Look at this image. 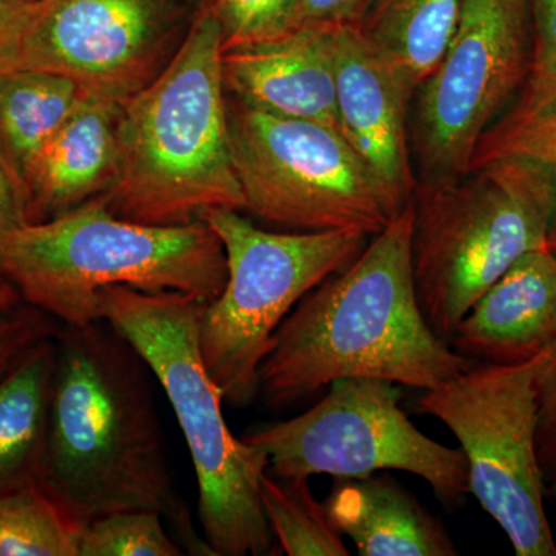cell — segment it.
Returning <instances> with one entry per match:
<instances>
[{
  "instance_id": "obj_9",
  "label": "cell",
  "mask_w": 556,
  "mask_h": 556,
  "mask_svg": "<svg viewBox=\"0 0 556 556\" xmlns=\"http://www.w3.org/2000/svg\"><path fill=\"white\" fill-rule=\"evenodd\" d=\"M541 357L475 364L417 399L420 412L455 434L467 459L468 493L504 530L518 556H556L535 444Z\"/></svg>"
},
{
  "instance_id": "obj_19",
  "label": "cell",
  "mask_w": 556,
  "mask_h": 556,
  "mask_svg": "<svg viewBox=\"0 0 556 556\" xmlns=\"http://www.w3.org/2000/svg\"><path fill=\"white\" fill-rule=\"evenodd\" d=\"M459 11L460 0H365L354 27L416 93L447 49Z\"/></svg>"
},
{
  "instance_id": "obj_28",
  "label": "cell",
  "mask_w": 556,
  "mask_h": 556,
  "mask_svg": "<svg viewBox=\"0 0 556 556\" xmlns=\"http://www.w3.org/2000/svg\"><path fill=\"white\" fill-rule=\"evenodd\" d=\"M536 455L547 484L556 481V343L544 351L536 379Z\"/></svg>"
},
{
  "instance_id": "obj_22",
  "label": "cell",
  "mask_w": 556,
  "mask_h": 556,
  "mask_svg": "<svg viewBox=\"0 0 556 556\" xmlns=\"http://www.w3.org/2000/svg\"><path fill=\"white\" fill-rule=\"evenodd\" d=\"M80 533L38 482L0 495V556H79Z\"/></svg>"
},
{
  "instance_id": "obj_8",
  "label": "cell",
  "mask_w": 556,
  "mask_h": 556,
  "mask_svg": "<svg viewBox=\"0 0 556 556\" xmlns=\"http://www.w3.org/2000/svg\"><path fill=\"white\" fill-rule=\"evenodd\" d=\"M233 167L244 211L294 229L378 236L394 208L365 161L334 127L228 101Z\"/></svg>"
},
{
  "instance_id": "obj_6",
  "label": "cell",
  "mask_w": 556,
  "mask_h": 556,
  "mask_svg": "<svg viewBox=\"0 0 556 556\" xmlns=\"http://www.w3.org/2000/svg\"><path fill=\"white\" fill-rule=\"evenodd\" d=\"M551 177L521 156H497L467 174L417 182L412 260L417 300L450 342L486 289L521 255L546 247Z\"/></svg>"
},
{
  "instance_id": "obj_26",
  "label": "cell",
  "mask_w": 556,
  "mask_h": 556,
  "mask_svg": "<svg viewBox=\"0 0 556 556\" xmlns=\"http://www.w3.org/2000/svg\"><path fill=\"white\" fill-rule=\"evenodd\" d=\"M60 328L56 318L28 302L0 269V379Z\"/></svg>"
},
{
  "instance_id": "obj_1",
  "label": "cell",
  "mask_w": 556,
  "mask_h": 556,
  "mask_svg": "<svg viewBox=\"0 0 556 556\" xmlns=\"http://www.w3.org/2000/svg\"><path fill=\"white\" fill-rule=\"evenodd\" d=\"M152 371L109 321L61 325L38 484L79 527L160 514L186 554L214 555L172 479Z\"/></svg>"
},
{
  "instance_id": "obj_16",
  "label": "cell",
  "mask_w": 556,
  "mask_h": 556,
  "mask_svg": "<svg viewBox=\"0 0 556 556\" xmlns=\"http://www.w3.org/2000/svg\"><path fill=\"white\" fill-rule=\"evenodd\" d=\"M121 105L84 93L33 164L25 190L31 223L104 195L118 174Z\"/></svg>"
},
{
  "instance_id": "obj_33",
  "label": "cell",
  "mask_w": 556,
  "mask_h": 556,
  "mask_svg": "<svg viewBox=\"0 0 556 556\" xmlns=\"http://www.w3.org/2000/svg\"><path fill=\"white\" fill-rule=\"evenodd\" d=\"M204 2L208 3V2H212V0H204Z\"/></svg>"
},
{
  "instance_id": "obj_24",
  "label": "cell",
  "mask_w": 556,
  "mask_h": 556,
  "mask_svg": "<svg viewBox=\"0 0 556 556\" xmlns=\"http://www.w3.org/2000/svg\"><path fill=\"white\" fill-rule=\"evenodd\" d=\"M185 548L167 533L163 517L124 510L91 521L80 533L79 556H181Z\"/></svg>"
},
{
  "instance_id": "obj_14",
  "label": "cell",
  "mask_w": 556,
  "mask_h": 556,
  "mask_svg": "<svg viewBox=\"0 0 556 556\" xmlns=\"http://www.w3.org/2000/svg\"><path fill=\"white\" fill-rule=\"evenodd\" d=\"M222 70L236 100L270 115L339 130L329 30L298 28L223 51Z\"/></svg>"
},
{
  "instance_id": "obj_23",
  "label": "cell",
  "mask_w": 556,
  "mask_h": 556,
  "mask_svg": "<svg viewBox=\"0 0 556 556\" xmlns=\"http://www.w3.org/2000/svg\"><path fill=\"white\" fill-rule=\"evenodd\" d=\"M521 156L540 164L551 177L554 208L548 223L547 247L556 254V104L522 118L503 116L486 131L471 160V167L497 156Z\"/></svg>"
},
{
  "instance_id": "obj_21",
  "label": "cell",
  "mask_w": 556,
  "mask_h": 556,
  "mask_svg": "<svg viewBox=\"0 0 556 556\" xmlns=\"http://www.w3.org/2000/svg\"><path fill=\"white\" fill-rule=\"evenodd\" d=\"M260 496L274 540L288 556L350 555L327 506L311 492L308 478L276 477L266 471Z\"/></svg>"
},
{
  "instance_id": "obj_32",
  "label": "cell",
  "mask_w": 556,
  "mask_h": 556,
  "mask_svg": "<svg viewBox=\"0 0 556 556\" xmlns=\"http://www.w3.org/2000/svg\"><path fill=\"white\" fill-rule=\"evenodd\" d=\"M547 495L552 496V497H555V500H556V481L551 482V484H548V486H547Z\"/></svg>"
},
{
  "instance_id": "obj_11",
  "label": "cell",
  "mask_w": 556,
  "mask_h": 556,
  "mask_svg": "<svg viewBox=\"0 0 556 556\" xmlns=\"http://www.w3.org/2000/svg\"><path fill=\"white\" fill-rule=\"evenodd\" d=\"M530 49L529 0H460L447 49L416 90L413 141L422 181L470 170L479 141L525 86Z\"/></svg>"
},
{
  "instance_id": "obj_31",
  "label": "cell",
  "mask_w": 556,
  "mask_h": 556,
  "mask_svg": "<svg viewBox=\"0 0 556 556\" xmlns=\"http://www.w3.org/2000/svg\"><path fill=\"white\" fill-rule=\"evenodd\" d=\"M31 225L27 193L0 153V240Z\"/></svg>"
},
{
  "instance_id": "obj_15",
  "label": "cell",
  "mask_w": 556,
  "mask_h": 556,
  "mask_svg": "<svg viewBox=\"0 0 556 556\" xmlns=\"http://www.w3.org/2000/svg\"><path fill=\"white\" fill-rule=\"evenodd\" d=\"M556 343V254L521 255L457 324L450 345L477 364L532 361Z\"/></svg>"
},
{
  "instance_id": "obj_10",
  "label": "cell",
  "mask_w": 556,
  "mask_h": 556,
  "mask_svg": "<svg viewBox=\"0 0 556 556\" xmlns=\"http://www.w3.org/2000/svg\"><path fill=\"white\" fill-rule=\"evenodd\" d=\"M399 401L401 390L390 380L339 379L308 412L255 428L243 439L265 450L276 477L405 471L422 478L441 503L456 506L470 495L466 456L417 430Z\"/></svg>"
},
{
  "instance_id": "obj_2",
  "label": "cell",
  "mask_w": 556,
  "mask_h": 556,
  "mask_svg": "<svg viewBox=\"0 0 556 556\" xmlns=\"http://www.w3.org/2000/svg\"><path fill=\"white\" fill-rule=\"evenodd\" d=\"M413 217L412 203L285 318L258 368V397L269 407H288L348 378L426 391L477 364L424 317L413 276Z\"/></svg>"
},
{
  "instance_id": "obj_4",
  "label": "cell",
  "mask_w": 556,
  "mask_h": 556,
  "mask_svg": "<svg viewBox=\"0 0 556 556\" xmlns=\"http://www.w3.org/2000/svg\"><path fill=\"white\" fill-rule=\"evenodd\" d=\"M206 303L182 292L110 287L98 294V313L129 340L169 399L192 457L208 547L215 556L270 555L276 540L260 496L269 457L233 437L223 415L225 399L201 354Z\"/></svg>"
},
{
  "instance_id": "obj_17",
  "label": "cell",
  "mask_w": 556,
  "mask_h": 556,
  "mask_svg": "<svg viewBox=\"0 0 556 556\" xmlns=\"http://www.w3.org/2000/svg\"><path fill=\"white\" fill-rule=\"evenodd\" d=\"M327 510L362 556H455L447 530L388 471L336 479Z\"/></svg>"
},
{
  "instance_id": "obj_7",
  "label": "cell",
  "mask_w": 556,
  "mask_h": 556,
  "mask_svg": "<svg viewBox=\"0 0 556 556\" xmlns=\"http://www.w3.org/2000/svg\"><path fill=\"white\" fill-rule=\"evenodd\" d=\"M200 218L226 254V283L201 314L200 343L208 375L229 407L258 399V368L285 318L325 278L345 269L371 237L356 230L273 232L236 208Z\"/></svg>"
},
{
  "instance_id": "obj_3",
  "label": "cell",
  "mask_w": 556,
  "mask_h": 556,
  "mask_svg": "<svg viewBox=\"0 0 556 556\" xmlns=\"http://www.w3.org/2000/svg\"><path fill=\"white\" fill-rule=\"evenodd\" d=\"M222 58V28L204 3L169 62L121 105L118 174L102 195L113 214L175 226L207 208L244 211Z\"/></svg>"
},
{
  "instance_id": "obj_20",
  "label": "cell",
  "mask_w": 556,
  "mask_h": 556,
  "mask_svg": "<svg viewBox=\"0 0 556 556\" xmlns=\"http://www.w3.org/2000/svg\"><path fill=\"white\" fill-rule=\"evenodd\" d=\"M83 97L75 80L42 70L20 68L0 80V153L24 189L33 164Z\"/></svg>"
},
{
  "instance_id": "obj_25",
  "label": "cell",
  "mask_w": 556,
  "mask_h": 556,
  "mask_svg": "<svg viewBox=\"0 0 556 556\" xmlns=\"http://www.w3.org/2000/svg\"><path fill=\"white\" fill-rule=\"evenodd\" d=\"M529 73L517 104L506 115L511 118L536 115L556 104V0H529Z\"/></svg>"
},
{
  "instance_id": "obj_12",
  "label": "cell",
  "mask_w": 556,
  "mask_h": 556,
  "mask_svg": "<svg viewBox=\"0 0 556 556\" xmlns=\"http://www.w3.org/2000/svg\"><path fill=\"white\" fill-rule=\"evenodd\" d=\"M181 14L179 0H38L21 68L56 73L123 105L169 62Z\"/></svg>"
},
{
  "instance_id": "obj_29",
  "label": "cell",
  "mask_w": 556,
  "mask_h": 556,
  "mask_svg": "<svg viewBox=\"0 0 556 556\" xmlns=\"http://www.w3.org/2000/svg\"><path fill=\"white\" fill-rule=\"evenodd\" d=\"M365 0H291L289 30H334L356 24Z\"/></svg>"
},
{
  "instance_id": "obj_27",
  "label": "cell",
  "mask_w": 556,
  "mask_h": 556,
  "mask_svg": "<svg viewBox=\"0 0 556 556\" xmlns=\"http://www.w3.org/2000/svg\"><path fill=\"white\" fill-rule=\"evenodd\" d=\"M223 51L276 38L289 30L291 0H212Z\"/></svg>"
},
{
  "instance_id": "obj_18",
  "label": "cell",
  "mask_w": 556,
  "mask_h": 556,
  "mask_svg": "<svg viewBox=\"0 0 556 556\" xmlns=\"http://www.w3.org/2000/svg\"><path fill=\"white\" fill-rule=\"evenodd\" d=\"M54 338L39 343L0 379V495L38 482L54 368Z\"/></svg>"
},
{
  "instance_id": "obj_13",
  "label": "cell",
  "mask_w": 556,
  "mask_h": 556,
  "mask_svg": "<svg viewBox=\"0 0 556 556\" xmlns=\"http://www.w3.org/2000/svg\"><path fill=\"white\" fill-rule=\"evenodd\" d=\"M339 131L365 161L397 212L417 189L409 161L407 116L415 90L354 25L329 30Z\"/></svg>"
},
{
  "instance_id": "obj_5",
  "label": "cell",
  "mask_w": 556,
  "mask_h": 556,
  "mask_svg": "<svg viewBox=\"0 0 556 556\" xmlns=\"http://www.w3.org/2000/svg\"><path fill=\"white\" fill-rule=\"evenodd\" d=\"M0 269L33 305L61 325L101 320L110 287L182 292L212 302L226 283V254L203 219L156 226L113 214L100 195L0 240Z\"/></svg>"
},
{
  "instance_id": "obj_30",
  "label": "cell",
  "mask_w": 556,
  "mask_h": 556,
  "mask_svg": "<svg viewBox=\"0 0 556 556\" xmlns=\"http://www.w3.org/2000/svg\"><path fill=\"white\" fill-rule=\"evenodd\" d=\"M38 0H0V80L21 68L22 40Z\"/></svg>"
}]
</instances>
